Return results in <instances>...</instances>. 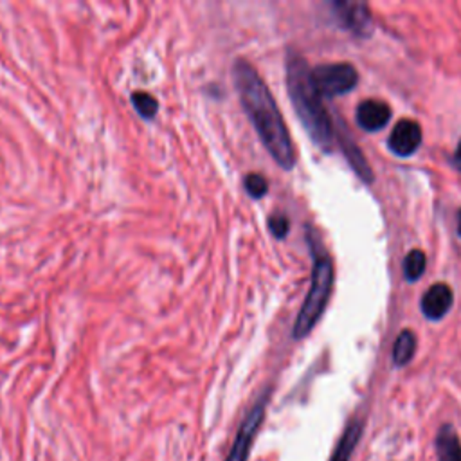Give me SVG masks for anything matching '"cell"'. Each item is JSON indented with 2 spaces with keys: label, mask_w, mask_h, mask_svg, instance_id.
Segmentation results:
<instances>
[{
  "label": "cell",
  "mask_w": 461,
  "mask_h": 461,
  "mask_svg": "<svg viewBox=\"0 0 461 461\" xmlns=\"http://www.w3.org/2000/svg\"><path fill=\"white\" fill-rule=\"evenodd\" d=\"M232 79L240 94L241 104L254 124L263 146L283 169H292L295 151L285 119L277 108L274 95L247 59H236L232 65Z\"/></svg>",
  "instance_id": "1"
},
{
  "label": "cell",
  "mask_w": 461,
  "mask_h": 461,
  "mask_svg": "<svg viewBox=\"0 0 461 461\" xmlns=\"http://www.w3.org/2000/svg\"><path fill=\"white\" fill-rule=\"evenodd\" d=\"M286 88L310 139L330 151L335 139V130L330 119V113L322 103V95L317 92L312 81V68L308 63L295 52H290L286 58Z\"/></svg>",
  "instance_id": "2"
},
{
  "label": "cell",
  "mask_w": 461,
  "mask_h": 461,
  "mask_svg": "<svg viewBox=\"0 0 461 461\" xmlns=\"http://www.w3.org/2000/svg\"><path fill=\"white\" fill-rule=\"evenodd\" d=\"M313 270H312V283H310V290L306 294V299L297 313L295 324H294V337L295 339H303L306 337L312 328L317 324V321L321 319L330 294H331V286H333V263L331 259L322 254L317 252V249L313 247Z\"/></svg>",
  "instance_id": "3"
},
{
  "label": "cell",
  "mask_w": 461,
  "mask_h": 461,
  "mask_svg": "<svg viewBox=\"0 0 461 461\" xmlns=\"http://www.w3.org/2000/svg\"><path fill=\"white\" fill-rule=\"evenodd\" d=\"M312 81L322 97H335L353 90L358 74L349 63H324L312 70Z\"/></svg>",
  "instance_id": "4"
},
{
  "label": "cell",
  "mask_w": 461,
  "mask_h": 461,
  "mask_svg": "<svg viewBox=\"0 0 461 461\" xmlns=\"http://www.w3.org/2000/svg\"><path fill=\"white\" fill-rule=\"evenodd\" d=\"M267 400L268 396L263 394L254 405L252 409L247 412V416L243 418L238 432H236V438H234V443L229 450V456L225 461H247L249 459V452H250V447L254 443V438L263 423V418H265V407H267Z\"/></svg>",
  "instance_id": "5"
},
{
  "label": "cell",
  "mask_w": 461,
  "mask_h": 461,
  "mask_svg": "<svg viewBox=\"0 0 461 461\" xmlns=\"http://www.w3.org/2000/svg\"><path fill=\"white\" fill-rule=\"evenodd\" d=\"M421 142V128L412 119H402L391 131L389 149L398 157L412 155Z\"/></svg>",
  "instance_id": "6"
},
{
  "label": "cell",
  "mask_w": 461,
  "mask_h": 461,
  "mask_svg": "<svg viewBox=\"0 0 461 461\" xmlns=\"http://www.w3.org/2000/svg\"><path fill=\"white\" fill-rule=\"evenodd\" d=\"M452 303H454L452 288L445 283H436L423 294L421 312L427 319L438 321V319L445 317V313L450 310Z\"/></svg>",
  "instance_id": "7"
},
{
  "label": "cell",
  "mask_w": 461,
  "mask_h": 461,
  "mask_svg": "<svg viewBox=\"0 0 461 461\" xmlns=\"http://www.w3.org/2000/svg\"><path fill=\"white\" fill-rule=\"evenodd\" d=\"M391 119V108L380 99H366L357 108V122L366 131H376L384 128Z\"/></svg>",
  "instance_id": "8"
},
{
  "label": "cell",
  "mask_w": 461,
  "mask_h": 461,
  "mask_svg": "<svg viewBox=\"0 0 461 461\" xmlns=\"http://www.w3.org/2000/svg\"><path fill=\"white\" fill-rule=\"evenodd\" d=\"M337 16L340 18L342 25L353 31L355 34H367L371 29V18L367 7L364 4H349V2H337L335 4Z\"/></svg>",
  "instance_id": "9"
},
{
  "label": "cell",
  "mask_w": 461,
  "mask_h": 461,
  "mask_svg": "<svg viewBox=\"0 0 461 461\" xmlns=\"http://www.w3.org/2000/svg\"><path fill=\"white\" fill-rule=\"evenodd\" d=\"M438 461H461V439L450 423L441 425L434 441Z\"/></svg>",
  "instance_id": "10"
},
{
  "label": "cell",
  "mask_w": 461,
  "mask_h": 461,
  "mask_svg": "<svg viewBox=\"0 0 461 461\" xmlns=\"http://www.w3.org/2000/svg\"><path fill=\"white\" fill-rule=\"evenodd\" d=\"M362 429H364V425H362L360 420H357V418L349 420V423L346 425V429H344L342 436L339 438V441H337V445H335L328 461H349L355 447L360 441Z\"/></svg>",
  "instance_id": "11"
},
{
  "label": "cell",
  "mask_w": 461,
  "mask_h": 461,
  "mask_svg": "<svg viewBox=\"0 0 461 461\" xmlns=\"http://www.w3.org/2000/svg\"><path fill=\"white\" fill-rule=\"evenodd\" d=\"M337 139H339V142H340V148H342L344 153H346V158L349 160V164H351L353 169L357 171V175H358L360 178H364L366 182H371V180H373L371 169H369V166H367V162H366L362 151L355 146V142H353L348 135L339 133Z\"/></svg>",
  "instance_id": "12"
},
{
  "label": "cell",
  "mask_w": 461,
  "mask_h": 461,
  "mask_svg": "<svg viewBox=\"0 0 461 461\" xmlns=\"http://www.w3.org/2000/svg\"><path fill=\"white\" fill-rule=\"evenodd\" d=\"M414 351H416V339H414L412 331L403 330L398 335V339L394 342V348H393V360H394V364L396 366H405L412 358Z\"/></svg>",
  "instance_id": "13"
},
{
  "label": "cell",
  "mask_w": 461,
  "mask_h": 461,
  "mask_svg": "<svg viewBox=\"0 0 461 461\" xmlns=\"http://www.w3.org/2000/svg\"><path fill=\"white\" fill-rule=\"evenodd\" d=\"M425 254L418 249L411 250L405 259H403V276L407 281H416L421 277V274L425 272Z\"/></svg>",
  "instance_id": "14"
},
{
  "label": "cell",
  "mask_w": 461,
  "mask_h": 461,
  "mask_svg": "<svg viewBox=\"0 0 461 461\" xmlns=\"http://www.w3.org/2000/svg\"><path fill=\"white\" fill-rule=\"evenodd\" d=\"M131 103H133L135 110H137L144 119L153 117V115L157 113V110H158V103H157V99H155L151 94L142 92V90H139V92H133V94H131Z\"/></svg>",
  "instance_id": "15"
},
{
  "label": "cell",
  "mask_w": 461,
  "mask_h": 461,
  "mask_svg": "<svg viewBox=\"0 0 461 461\" xmlns=\"http://www.w3.org/2000/svg\"><path fill=\"white\" fill-rule=\"evenodd\" d=\"M267 178L259 173H249L245 176V189L252 198H261L267 193Z\"/></svg>",
  "instance_id": "16"
},
{
  "label": "cell",
  "mask_w": 461,
  "mask_h": 461,
  "mask_svg": "<svg viewBox=\"0 0 461 461\" xmlns=\"http://www.w3.org/2000/svg\"><path fill=\"white\" fill-rule=\"evenodd\" d=\"M268 227L276 238H283L288 232V220L283 214H274L268 220Z\"/></svg>",
  "instance_id": "17"
},
{
  "label": "cell",
  "mask_w": 461,
  "mask_h": 461,
  "mask_svg": "<svg viewBox=\"0 0 461 461\" xmlns=\"http://www.w3.org/2000/svg\"><path fill=\"white\" fill-rule=\"evenodd\" d=\"M456 162H459L461 164V140H459V146H457V149H456Z\"/></svg>",
  "instance_id": "18"
},
{
  "label": "cell",
  "mask_w": 461,
  "mask_h": 461,
  "mask_svg": "<svg viewBox=\"0 0 461 461\" xmlns=\"http://www.w3.org/2000/svg\"><path fill=\"white\" fill-rule=\"evenodd\" d=\"M457 230L461 234V211H459V216H457Z\"/></svg>",
  "instance_id": "19"
}]
</instances>
